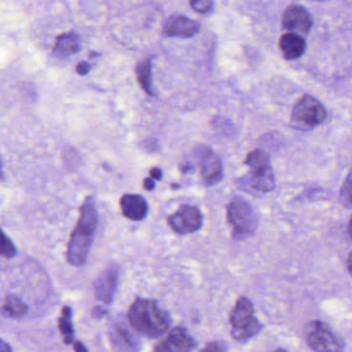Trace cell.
<instances>
[{
  "label": "cell",
  "instance_id": "6da1fadb",
  "mask_svg": "<svg viewBox=\"0 0 352 352\" xmlns=\"http://www.w3.org/2000/svg\"><path fill=\"white\" fill-rule=\"evenodd\" d=\"M98 223L96 201L88 197L80 209V217L67 245V261L74 267H82L87 261Z\"/></svg>",
  "mask_w": 352,
  "mask_h": 352
},
{
  "label": "cell",
  "instance_id": "7a4b0ae2",
  "mask_svg": "<svg viewBox=\"0 0 352 352\" xmlns=\"http://www.w3.org/2000/svg\"><path fill=\"white\" fill-rule=\"evenodd\" d=\"M131 327L142 335L157 338L170 329V314L158 306L157 302L146 298H138L131 305L127 314Z\"/></svg>",
  "mask_w": 352,
  "mask_h": 352
},
{
  "label": "cell",
  "instance_id": "3957f363",
  "mask_svg": "<svg viewBox=\"0 0 352 352\" xmlns=\"http://www.w3.org/2000/svg\"><path fill=\"white\" fill-rule=\"evenodd\" d=\"M232 336L236 341L246 342L258 335L263 329L254 315V308L249 298L241 296L236 300L230 318Z\"/></svg>",
  "mask_w": 352,
  "mask_h": 352
},
{
  "label": "cell",
  "instance_id": "277c9868",
  "mask_svg": "<svg viewBox=\"0 0 352 352\" xmlns=\"http://www.w3.org/2000/svg\"><path fill=\"white\" fill-rule=\"evenodd\" d=\"M228 219L232 228V236L242 241L254 234L258 218L248 201L234 197L228 207Z\"/></svg>",
  "mask_w": 352,
  "mask_h": 352
},
{
  "label": "cell",
  "instance_id": "5b68a950",
  "mask_svg": "<svg viewBox=\"0 0 352 352\" xmlns=\"http://www.w3.org/2000/svg\"><path fill=\"white\" fill-rule=\"evenodd\" d=\"M245 164L250 168L247 183L253 190L267 193L275 188V176L269 155L265 151L253 150L247 156Z\"/></svg>",
  "mask_w": 352,
  "mask_h": 352
},
{
  "label": "cell",
  "instance_id": "8992f818",
  "mask_svg": "<svg viewBox=\"0 0 352 352\" xmlns=\"http://www.w3.org/2000/svg\"><path fill=\"white\" fill-rule=\"evenodd\" d=\"M327 112L322 104L310 96L300 98L292 114V125L298 131H309L324 121Z\"/></svg>",
  "mask_w": 352,
  "mask_h": 352
},
{
  "label": "cell",
  "instance_id": "52a82bcc",
  "mask_svg": "<svg viewBox=\"0 0 352 352\" xmlns=\"http://www.w3.org/2000/svg\"><path fill=\"white\" fill-rule=\"evenodd\" d=\"M305 338L309 347L315 351H341V340L322 321L314 320L305 327Z\"/></svg>",
  "mask_w": 352,
  "mask_h": 352
},
{
  "label": "cell",
  "instance_id": "ba28073f",
  "mask_svg": "<svg viewBox=\"0 0 352 352\" xmlns=\"http://www.w3.org/2000/svg\"><path fill=\"white\" fill-rule=\"evenodd\" d=\"M168 223L177 234H192L201 228L203 216L195 206L184 205L176 213L168 216Z\"/></svg>",
  "mask_w": 352,
  "mask_h": 352
},
{
  "label": "cell",
  "instance_id": "9c48e42d",
  "mask_svg": "<svg viewBox=\"0 0 352 352\" xmlns=\"http://www.w3.org/2000/svg\"><path fill=\"white\" fill-rule=\"evenodd\" d=\"M201 178L206 185L217 184L223 177V166L219 156L209 147H201L197 150Z\"/></svg>",
  "mask_w": 352,
  "mask_h": 352
},
{
  "label": "cell",
  "instance_id": "30bf717a",
  "mask_svg": "<svg viewBox=\"0 0 352 352\" xmlns=\"http://www.w3.org/2000/svg\"><path fill=\"white\" fill-rule=\"evenodd\" d=\"M119 280V267L111 265L100 274L94 283V296L96 300L109 305L114 300Z\"/></svg>",
  "mask_w": 352,
  "mask_h": 352
},
{
  "label": "cell",
  "instance_id": "8fae6325",
  "mask_svg": "<svg viewBox=\"0 0 352 352\" xmlns=\"http://www.w3.org/2000/svg\"><path fill=\"white\" fill-rule=\"evenodd\" d=\"M282 26L287 32L307 34L312 28V18L305 8L290 6L282 16Z\"/></svg>",
  "mask_w": 352,
  "mask_h": 352
},
{
  "label": "cell",
  "instance_id": "7c38bea8",
  "mask_svg": "<svg viewBox=\"0 0 352 352\" xmlns=\"http://www.w3.org/2000/svg\"><path fill=\"white\" fill-rule=\"evenodd\" d=\"M197 347V341L189 335L186 329L177 327L168 333V338L157 347L156 351H190Z\"/></svg>",
  "mask_w": 352,
  "mask_h": 352
},
{
  "label": "cell",
  "instance_id": "4fadbf2b",
  "mask_svg": "<svg viewBox=\"0 0 352 352\" xmlns=\"http://www.w3.org/2000/svg\"><path fill=\"white\" fill-rule=\"evenodd\" d=\"M199 30V24L184 16H172L166 20L164 28L166 36L182 38H191Z\"/></svg>",
  "mask_w": 352,
  "mask_h": 352
},
{
  "label": "cell",
  "instance_id": "5bb4252c",
  "mask_svg": "<svg viewBox=\"0 0 352 352\" xmlns=\"http://www.w3.org/2000/svg\"><path fill=\"white\" fill-rule=\"evenodd\" d=\"M120 208L123 216L133 221L145 219L149 211L147 201L139 195H123L120 199Z\"/></svg>",
  "mask_w": 352,
  "mask_h": 352
},
{
  "label": "cell",
  "instance_id": "9a60e30c",
  "mask_svg": "<svg viewBox=\"0 0 352 352\" xmlns=\"http://www.w3.org/2000/svg\"><path fill=\"white\" fill-rule=\"evenodd\" d=\"M279 48L284 58L294 60L304 54L306 42L300 34L287 32L280 38Z\"/></svg>",
  "mask_w": 352,
  "mask_h": 352
},
{
  "label": "cell",
  "instance_id": "2e32d148",
  "mask_svg": "<svg viewBox=\"0 0 352 352\" xmlns=\"http://www.w3.org/2000/svg\"><path fill=\"white\" fill-rule=\"evenodd\" d=\"M110 337L115 349L122 350V351L139 349V342L137 338L125 325H114L111 331Z\"/></svg>",
  "mask_w": 352,
  "mask_h": 352
},
{
  "label": "cell",
  "instance_id": "e0dca14e",
  "mask_svg": "<svg viewBox=\"0 0 352 352\" xmlns=\"http://www.w3.org/2000/svg\"><path fill=\"white\" fill-rule=\"evenodd\" d=\"M81 50V40L76 34H65L58 36L54 47V52L60 57H69L77 54Z\"/></svg>",
  "mask_w": 352,
  "mask_h": 352
},
{
  "label": "cell",
  "instance_id": "ac0fdd59",
  "mask_svg": "<svg viewBox=\"0 0 352 352\" xmlns=\"http://www.w3.org/2000/svg\"><path fill=\"white\" fill-rule=\"evenodd\" d=\"M1 310L5 316L10 318H20L28 313V308L25 302H22L18 296H8L3 302Z\"/></svg>",
  "mask_w": 352,
  "mask_h": 352
},
{
  "label": "cell",
  "instance_id": "d6986e66",
  "mask_svg": "<svg viewBox=\"0 0 352 352\" xmlns=\"http://www.w3.org/2000/svg\"><path fill=\"white\" fill-rule=\"evenodd\" d=\"M72 317H73V312L69 307L65 306L63 308V316L59 318L58 327L60 329V333H63V340L67 345L73 343L74 342V331L73 322H72Z\"/></svg>",
  "mask_w": 352,
  "mask_h": 352
},
{
  "label": "cell",
  "instance_id": "ffe728a7",
  "mask_svg": "<svg viewBox=\"0 0 352 352\" xmlns=\"http://www.w3.org/2000/svg\"><path fill=\"white\" fill-rule=\"evenodd\" d=\"M151 60H146L142 63L138 67V78L141 83L143 89L150 96H153V89H152V74H151Z\"/></svg>",
  "mask_w": 352,
  "mask_h": 352
},
{
  "label": "cell",
  "instance_id": "44dd1931",
  "mask_svg": "<svg viewBox=\"0 0 352 352\" xmlns=\"http://www.w3.org/2000/svg\"><path fill=\"white\" fill-rule=\"evenodd\" d=\"M340 201L344 207L352 209V170L346 177L341 191H340Z\"/></svg>",
  "mask_w": 352,
  "mask_h": 352
},
{
  "label": "cell",
  "instance_id": "7402d4cb",
  "mask_svg": "<svg viewBox=\"0 0 352 352\" xmlns=\"http://www.w3.org/2000/svg\"><path fill=\"white\" fill-rule=\"evenodd\" d=\"M17 254V249L12 242L11 239L3 232L1 236V255L6 258H12Z\"/></svg>",
  "mask_w": 352,
  "mask_h": 352
},
{
  "label": "cell",
  "instance_id": "603a6c76",
  "mask_svg": "<svg viewBox=\"0 0 352 352\" xmlns=\"http://www.w3.org/2000/svg\"><path fill=\"white\" fill-rule=\"evenodd\" d=\"M190 6L197 13L206 14L213 8V0H190Z\"/></svg>",
  "mask_w": 352,
  "mask_h": 352
},
{
  "label": "cell",
  "instance_id": "cb8c5ba5",
  "mask_svg": "<svg viewBox=\"0 0 352 352\" xmlns=\"http://www.w3.org/2000/svg\"><path fill=\"white\" fill-rule=\"evenodd\" d=\"M228 348L224 346V344L218 343V342H215V343H210L207 347L204 348V350L206 351H226Z\"/></svg>",
  "mask_w": 352,
  "mask_h": 352
},
{
  "label": "cell",
  "instance_id": "d4e9b609",
  "mask_svg": "<svg viewBox=\"0 0 352 352\" xmlns=\"http://www.w3.org/2000/svg\"><path fill=\"white\" fill-rule=\"evenodd\" d=\"M90 69H91V67L87 63H81L77 67V72L80 75H87L89 73Z\"/></svg>",
  "mask_w": 352,
  "mask_h": 352
},
{
  "label": "cell",
  "instance_id": "484cf974",
  "mask_svg": "<svg viewBox=\"0 0 352 352\" xmlns=\"http://www.w3.org/2000/svg\"><path fill=\"white\" fill-rule=\"evenodd\" d=\"M106 314V309L102 308V307H96V308H94V310H92V315H94V317H96V318H102Z\"/></svg>",
  "mask_w": 352,
  "mask_h": 352
},
{
  "label": "cell",
  "instance_id": "4316f807",
  "mask_svg": "<svg viewBox=\"0 0 352 352\" xmlns=\"http://www.w3.org/2000/svg\"><path fill=\"white\" fill-rule=\"evenodd\" d=\"M150 177L156 181L162 180V170L158 168H153L151 170H150Z\"/></svg>",
  "mask_w": 352,
  "mask_h": 352
},
{
  "label": "cell",
  "instance_id": "83f0119b",
  "mask_svg": "<svg viewBox=\"0 0 352 352\" xmlns=\"http://www.w3.org/2000/svg\"><path fill=\"white\" fill-rule=\"evenodd\" d=\"M144 188L148 191L153 190V189L155 188L154 179L151 178V177H150V178H146L145 181H144Z\"/></svg>",
  "mask_w": 352,
  "mask_h": 352
},
{
  "label": "cell",
  "instance_id": "f1b7e54d",
  "mask_svg": "<svg viewBox=\"0 0 352 352\" xmlns=\"http://www.w3.org/2000/svg\"><path fill=\"white\" fill-rule=\"evenodd\" d=\"M74 344V349L76 350V351H87V348L85 347V346L83 345V344L81 343V342L79 341H75L73 342Z\"/></svg>",
  "mask_w": 352,
  "mask_h": 352
},
{
  "label": "cell",
  "instance_id": "f546056e",
  "mask_svg": "<svg viewBox=\"0 0 352 352\" xmlns=\"http://www.w3.org/2000/svg\"><path fill=\"white\" fill-rule=\"evenodd\" d=\"M0 351L1 352H11L12 348L10 347L9 344L6 343L5 341H1L0 344Z\"/></svg>",
  "mask_w": 352,
  "mask_h": 352
},
{
  "label": "cell",
  "instance_id": "4dcf8cb0",
  "mask_svg": "<svg viewBox=\"0 0 352 352\" xmlns=\"http://www.w3.org/2000/svg\"><path fill=\"white\" fill-rule=\"evenodd\" d=\"M347 270L349 272L350 275L352 276V251L348 255L347 258Z\"/></svg>",
  "mask_w": 352,
  "mask_h": 352
},
{
  "label": "cell",
  "instance_id": "1f68e13d",
  "mask_svg": "<svg viewBox=\"0 0 352 352\" xmlns=\"http://www.w3.org/2000/svg\"><path fill=\"white\" fill-rule=\"evenodd\" d=\"M348 234H349L350 238L352 239V216L350 218L349 222H348Z\"/></svg>",
  "mask_w": 352,
  "mask_h": 352
}]
</instances>
